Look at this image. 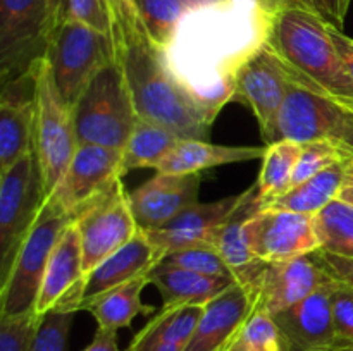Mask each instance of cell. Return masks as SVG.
Masks as SVG:
<instances>
[{
    "instance_id": "7",
    "label": "cell",
    "mask_w": 353,
    "mask_h": 351,
    "mask_svg": "<svg viewBox=\"0 0 353 351\" xmlns=\"http://www.w3.org/2000/svg\"><path fill=\"white\" fill-rule=\"evenodd\" d=\"M78 147L72 109L62 100L47 62L41 58L34 88L33 151L47 196L61 181Z\"/></svg>"
},
{
    "instance_id": "4",
    "label": "cell",
    "mask_w": 353,
    "mask_h": 351,
    "mask_svg": "<svg viewBox=\"0 0 353 351\" xmlns=\"http://www.w3.org/2000/svg\"><path fill=\"white\" fill-rule=\"evenodd\" d=\"M137 119L133 98L117 58L88 83L72 107L79 145H100L123 151Z\"/></svg>"
},
{
    "instance_id": "12",
    "label": "cell",
    "mask_w": 353,
    "mask_h": 351,
    "mask_svg": "<svg viewBox=\"0 0 353 351\" xmlns=\"http://www.w3.org/2000/svg\"><path fill=\"white\" fill-rule=\"evenodd\" d=\"M293 81L265 43L241 67L234 83L233 102L250 107L265 147L278 141V123Z\"/></svg>"
},
{
    "instance_id": "22",
    "label": "cell",
    "mask_w": 353,
    "mask_h": 351,
    "mask_svg": "<svg viewBox=\"0 0 353 351\" xmlns=\"http://www.w3.org/2000/svg\"><path fill=\"white\" fill-rule=\"evenodd\" d=\"M264 153L265 147H230L214 145L209 140H179L154 171L157 174H202L205 169L257 160Z\"/></svg>"
},
{
    "instance_id": "16",
    "label": "cell",
    "mask_w": 353,
    "mask_h": 351,
    "mask_svg": "<svg viewBox=\"0 0 353 351\" xmlns=\"http://www.w3.org/2000/svg\"><path fill=\"white\" fill-rule=\"evenodd\" d=\"M202 174H155L130 193L131 210L140 231H155L181 210L199 202Z\"/></svg>"
},
{
    "instance_id": "2",
    "label": "cell",
    "mask_w": 353,
    "mask_h": 351,
    "mask_svg": "<svg viewBox=\"0 0 353 351\" xmlns=\"http://www.w3.org/2000/svg\"><path fill=\"white\" fill-rule=\"evenodd\" d=\"M116 52L140 119L165 126L181 140H209L216 116L174 78L145 30L117 41Z\"/></svg>"
},
{
    "instance_id": "3",
    "label": "cell",
    "mask_w": 353,
    "mask_h": 351,
    "mask_svg": "<svg viewBox=\"0 0 353 351\" xmlns=\"http://www.w3.org/2000/svg\"><path fill=\"white\" fill-rule=\"evenodd\" d=\"M331 28L303 7H288L272 17L268 47L295 85L353 110V79Z\"/></svg>"
},
{
    "instance_id": "14",
    "label": "cell",
    "mask_w": 353,
    "mask_h": 351,
    "mask_svg": "<svg viewBox=\"0 0 353 351\" xmlns=\"http://www.w3.org/2000/svg\"><path fill=\"white\" fill-rule=\"evenodd\" d=\"M247 244L262 262L288 260L321 248L314 215L278 209L252 212L243 222Z\"/></svg>"
},
{
    "instance_id": "40",
    "label": "cell",
    "mask_w": 353,
    "mask_h": 351,
    "mask_svg": "<svg viewBox=\"0 0 353 351\" xmlns=\"http://www.w3.org/2000/svg\"><path fill=\"white\" fill-rule=\"evenodd\" d=\"M109 6L110 14H112L114 43L130 36L134 31L143 30L133 0H109Z\"/></svg>"
},
{
    "instance_id": "23",
    "label": "cell",
    "mask_w": 353,
    "mask_h": 351,
    "mask_svg": "<svg viewBox=\"0 0 353 351\" xmlns=\"http://www.w3.org/2000/svg\"><path fill=\"white\" fill-rule=\"evenodd\" d=\"M150 284L162 296V306L174 305H207L210 299L226 291L236 279L214 277L188 268L159 264L148 274Z\"/></svg>"
},
{
    "instance_id": "28",
    "label": "cell",
    "mask_w": 353,
    "mask_h": 351,
    "mask_svg": "<svg viewBox=\"0 0 353 351\" xmlns=\"http://www.w3.org/2000/svg\"><path fill=\"white\" fill-rule=\"evenodd\" d=\"M202 305L162 306L152 315V320L133 337L131 346L148 343H172L186 348L195 334L202 317Z\"/></svg>"
},
{
    "instance_id": "48",
    "label": "cell",
    "mask_w": 353,
    "mask_h": 351,
    "mask_svg": "<svg viewBox=\"0 0 353 351\" xmlns=\"http://www.w3.org/2000/svg\"><path fill=\"white\" fill-rule=\"evenodd\" d=\"M124 351H185V348L179 346V344L172 343H148V344H140V346H128V350Z\"/></svg>"
},
{
    "instance_id": "39",
    "label": "cell",
    "mask_w": 353,
    "mask_h": 351,
    "mask_svg": "<svg viewBox=\"0 0 353 351\" xmlns=\"http://www.w3.org/2000/svg\"><path fill=\"white\" fill-rule=\"evenodd\" d=\"M69 19L112 36V14L109 0H69Z\"/></svg>"
},
{
    "instance_id": "49",
    "label": "cell",
    "mask_w": 353,
    "mask_h": 351,
    "mask_svg": "<svg viewBox=\"0 0 353 351\" xmlns=\"http://www.w3.org/2000/svg\"><path fill=\"white\" fill-rule=\"evenodd\" d=\"M228 351H238V350H233V348H230V350H228Z\"/></svg>"
},
{
    "instance_id": "9",
    "label": "cell",
    "mask_w": 353,
    "mask_h": 351,
    "mask_svg": "<svg viewBox=\"0 0 353 351\" xmlns=\"http://www.w3.org/2000/svg\"><path fill=\"white\" fill-rule=\"evenodd\" d=\"M52 33L48 0H0L2 86L37 67L45 57Z\"/></svg>"
},
{
    "instance_id": "33",
    "label": "cell",
    "mask_w": 353,
    "mask_h": 351,
    "mask_svg": "<svg viewBox=\"0 0 353 351\" xmlns=\"http://www.w3.org/2000/svg\"><path fill=\"white\" fill-rule=\"evenodd\" d=\"M230 348L238 351H293L274 317L257 305Z\"/></svg>"
},
{
    "instance_id": "8",
    "label": "cell",
    "mask_w": 353,
    "mask_h": 351,
    "mask_svg": "<svg viewBox=\"0 0 353 351\" xmlns=\"http://www.w3.org/2000/svg\"><path fill=\"white\" fill-rule=\"evenodd\" d=\"M47 195L34 151L0 172V282L37 222Z\"/></svg>"
},
{
    "instance_id": "30",
    "label": "cell",
    "mask_w": 353,
    "mask_h": 351,
    "mask_svg": "<svg viewBox=\"0 0 353 351\" xmlns=\"http://www.w3.org/2000/svg\"><path fill=\"white\" fill-rule=\"evenodd\" d=\"M252 203L243 206L233 219L228 220V222L221 227L216 241V248L219 250V253L223 255L224 262H226L228 267H230L231 272L234 274V279L240 282H245V284H247L248 281H252V277L257 274L261 265L264 264V262L259 260V258L255 257L254 251L250 250L243 234L245 219L254 212V210H252Z\"/></svg>"
},
{
    "instance_id": "18",
    "label": "cell",
    "mask_w": 353,
    "mask_h": 351,
    "mask_svg": "<svg viewBox=\"0 0 353 351\" xmlns=\"http://www.w3.org/2000/svg\"><path fill=\"white\" fill-rule=\"evenodd\" d=\"M37 67L2 86L0 96V172L33 151Z\"/></svg>"
},
{
    "instance_id": "19",
    "label": "cell",
    "mask_w": 353,
    "mask_h": 351,
    "mask_svg": "<svg viewBox=\"0 0 353 351\" xmlns=\"http://www.w3.org/2000/svg\"><path fill=\"white\" fill-rule=\"evenodd\" d=\"M333 282L334 279L296 305L272 315L292 344L293 351L333 350L336 343L333 313H331Z\"/></svg>"
},
{
    "instance_id": "26",
    "label": "cell",
    "mask_w": 353,
    "mask_h": 351,
    "mask_svg": "<svg viewBox=\"0 0 353 351\" xmlns=\"http://www.w3.org/2000/svg\"><path fill=\"white\" fill-rule=\"evenodd\" d=\"M300 150H302V143L293 140H278L265 147L264 157L261 158L262 165L257 182L254 184L255 198L252 203L254 212L288 191L293 174H295Z\"/></svg>"
},
{
    "instance_id": "31",
    "label": "cell",
    "mask_w": 353,
    "mask_h": 351,
    "mask_svg": "<svg viewBox=\"0 0 353 351\" xmlns=\"http://www.w3.org/2000/svg\"><path fill=\"white\" fill-rule=\"evenodd\" d=\"M319 250L353 258V205L334 200L314 215Z\"/></svg>"
},
{
    "instance_id": "44",
    "label": "cell",
    "mask_w": 353,
    "mask_h": 351,
    "mask_svg": "<svg viewBox=\"0 0 353 351\" xmlns=\"http://www.w3.org/2000/svg\"><path fill=\"white\" fill-rule=\"evenodd\" d=\"M331 34L334 38V43H336L338 50H340L341 57H343L345 65H347L348 72H350L353 79V38L347 36L343 33V30H338V28H331Z\"/></svg>"
},
{
    "instance_id": "13",
    "label": "cell",
    "mask_w": 353,
    "mask_h": 351,
    "mask_svg": "<svg viewBox=\"0 0 353 351\" xmlns=\"http://www.w3.org/2000/svg\"><path fill=\"white\" fill-rule=\"evenodd\" d=\"M121 155V150L114 148L79 145L61 181L47 196V202L76 219L90 203L123 179Z\"/></svg>"
},
{
    "instance_id": "1",
    "label": "cell",
    "mask_w": 353,
    "mask_h": 351,
    "mask_svg": "<svg viewBox=\"0 0 353 351\" xmlns=\"http://www.w3.org/2000/svg\"><path fill=\"white\" fill-rule=\"evenodd\" d=\"M272 17L236 0L190 9L162 50L165 64L186 92L217 117L233 102L241 67L268 43Z\"/></svg>"
},
{
    "instance_id": "17",
    "label": "cell",
    "mask_w": 353,
    "mask_h": 351,
    "mask_svg": "<svg viewBox=\"0 0 353 351\" xmlns=\"http://www.w3.org/2000/svg\"><path fill=\"white\" fill-rule=\"evenodd\" d=\"M257 305L254 289L236 281L203 305L195 334L185 351H228Z\"/></svg>"
},
{
    "instance_id": "29",
    "label": "cell",
    "mask_w": 353,
    "mask_h": 351,
    "mask_svg": "<svg viewBox=\"0 0 353 351\" xmlns=\"http://www.w3.org/2000/svg\"><path fill=\"white\" fill-rule=\"evenodd\" d=\"M255 186L240 195L226 196L212 203H193L178 213L171 222L165 224L161 229L174 231H192V233H210L223 227L228 220L233 219L243 206L254 202Z\"/></svg>"
},
{
    "instance_id": "36",
    "label": "cell",
    "mask_w": 353,
    "mask_h": 351,
    "mask_svg": "<svg viewBox=\"0 0 353 351\" xmlns=\"http://www.w3.org/2000/svg\"><path fill=\"white\" fill-rule=\"evenodd\" d=\"M161 264L188 268V270L214 275V277L234 279V274L224 262L223 255L219 253L216 246H210V244H200V246H190L172 251V253L165 255Z\"/></svg>"
},
{
    "instance_id": "37",
    "label": "cell",
    "mask_w": 353,
    "mask_h": 351,
    "mask_svg": "<svg viewBox=\"0 0 353 351\" xmlns=\"http://www.w3.org/2000/svg\"><path fill=\"white\" fill-rule=\"evenodd\" d=\"M331 313H333L336 343L331 351H353V288L334 281L331 286Z\"/></svg>"
},
{
    "instance_id": "47",
    "label": "cell",
    "mask_w": 353,
    "mask_h": 351,
    "mask_svg": "<svg viewBox=\"0 0 353 351\" xmlns=\"http://www.w3.org/2000/svg\"><path fill=\"white\" fill-rule=\"evenodd\" d=\"M54 31L69 19V0H48ZM54 34V33H52Z\"/></svg>"
},
{
    "instance_id": "10",
    "label": "cell",
    "mask_w": 353,
    "mask_h": 351,
    "mask_svg": "<svg viewBox=\"0 0 353 351\" xmlns=\"http://www.w3.org/2000/svg\"><path fill=\"white\" fill-rule=\"evenodd\" d=\"M83 248V267L88 275L105 258L130 243L140 231L123 179L90 203L74 219Z\"/></svg>"
},
{
    "instance_id": "43",
    "label": "cell",
    "mask_w": 353,
    "mask_h": 351,
    "mask_svg": "<svg viewBox=\"0 0 353 351\" xmlns=\"http://www.w3.org/2000/svg\"><path fill=\"white\" fill-rule=\"evenodd\" d=\"M83 351H123L117 344L116 330L97 329L93 341Z\"/></svg>"
},
{
    "instance_id": "20",
    "label": "cell",
    "mask_w": 353,
    "mask_h": 351,
    "mask_svg": "<svg viewBox=\"0 0 353 351\" xmlns=\"http://www.w3.org/2000/svg\"><path fill=\"white\" fill-rule=\"evenodd\" d=\"M85 277L81 240L72 222L55 244L34 305V312L43 315L64 299H76L79 303Z\"/></svg>"
},
{
    "instance_id": "25",
    "label": "cell",
    "mask_w": 353,
    "mask_h": 351,
    "mask_svg": "<svg viewBox=\"0 0 353 351\" xmlns=\"http://www.w3.org/2000/svg\"><path fill=\"white\" fill-rule=\"evenodd\" d=\"M348 158L331 165L326 171L312 176L307 181L293 186L288 191L279 195L278 198L265 203L262 209H278L288 210V212L305 213V215H317L331 202H334L338 198V193H340L341 182H343L345 178V169H347Z\"/></svg>"
},
{
    "instance_id": "42",
    "label": "cell",
    "mask_w": 353,
    "mask_h": 351,
    "mask_svg": "<svg viewBox=\"0 0 353 351\" xmlns=\"http://www.w3.org/2000/svg\"><path fill=\"white\" fill-rule=\"evenodd\" d=\"M314 257L334 281L345 282L353 288V258H345L323 250L314 251Z\"/></svg>"
},
{
    "instance_id": "35",
    "label": "cell",
    "mask_w": 353,
    "mask_h": 351,
    "mask_svg": "<svg viewBox=\"0 0 353 351\" xmlns=\"http://www.w3.org/2000/svg\"><path fill=\"white\" fill-rule=\"evenodd\" d=\"M352 151L347 150L341 145L334 143L330 140H314L302 143V150H300L299 162H296L295 174H293L292 186L300 184V182L307 181L312 176L319 174V172L326 171L331 165L338 164L341 160H347L352 157Z\"/></svg>"
},
{
    "instance_id": "21",
    "label": "cell",
    "mask_w": 353,
    "mask_h": 351,
    "mask_svg": "<svg viewBox=\"0 0 353 351\" xmlns=\"http://www.w3.org/2000/svg\"><path fill=\"white\" fill-rule=\"evenodd\" d=\"M161 264L157 250L148 240L147 233L138 231L137 236L124 244L123 248L110 255L109 258L97 265L92 272L85 277L81 288V299L83 301L99 296L116 286L130 282L140 275H147Z\"/></svg>"
},
{
    "instance_id": "34",
    "label": "cell",
    "mask_w": 353,
    "mask_h": 351,
    "mask_svg": "<svg viewBox=\"0 0 353 351\" xmlns=\"http://www.w3.org/2000/svg\"><path fill=\"white\" fill-rule=\"evenodd\" d=\"M79 310L76 299H64L41 315L40 326L31 341L30 351H68L72 320Z\"/></svg>"
},
{
    "instance_id": "15",
    "label": "cell",
    "mask_w": 353,
    "mask_h": 351,
    "mask_svg": "<svg viewBox=\"0 0 353 351\" xmlns=\"http://www.w3.org/2000/svg\"><path fill=\"white\" fill-rule=\"evenodd\" d=\"M333 281L314 253L288 260L264 262L247 284L254 289L257 306L271 315L296 305ZM245 284V282H243Z\"/></svg>"
},
{
    "instance_id": "24",
    "label": "cell",
    "mask_w": 353,
    "mask_h": 351,
    "mask_svg": "<svg viewBox=\"0 0 353 351\" xmlns=\"http://www.w3.org/2000/svg\"><path fill=\"white\" fill-rule=\"evenodd\" d=\"M150 284L147 275L133 279L130 282L116 286L99 296L86 299L81 303L79 310H85L95 319L97 329L119 330L130 327L138 315H154L155 308L141 301V292L145 286Z\"/></svg>"
},
{
    "instance_id": "45",
    "label": "cell",
    "mask_w": 353,
    "mask_h": 351,
    "mask_svg": "<svg viewBox=\"0 0 353 351\" xmlns=\"http://www.w3.org/2000/svg\"><path fill=\"white\" fill-rule=\"evenodd\" d=\"M236 2L252 3V6L259 7V9H262L264 12H268V14H271V16H276V14L281 12V10L288 9V7L299 6V3H296V0H236Z\"/></svg>"
},
{
    "instance_id": "11",
    "label": "cell",
    "mask_w": 353,
    "mask_h": 351,
    "mask_svg": "<svg viewBox=\"0 0 353 351\" xmlns=\"http://www.w3.org/2000/svg\"><path fill=\"white\" fill-rule=\"evenodd\" d=\"M278 140H330L353 153V110L293 83L279 116Z\"/></svg>"
},
{
    "instance_id": "27",
    "label": "cell",
    "mask_w": 353,
    "mask_h": 351,
    "mask_svg": "<svg viewBox=\"0 0 353 351\" xmlns=\"http://www.w3.org/2000/svg\"><path fill=\"white\" fill-rule=\"evenodd\" d=\"M181 138L165 126L138 117L130 140L121 151V176L137 169H155Z\"/></svg>"
},
{
    "instance_id": "5",
    "label": "cell",
    "mask_w": 353,
    "mask_h": 351,
    "mask_svg": "<svg viewBox=\"0 0 353 351\" xmlns=\"http://www.w3.org/2000/svg\"><path fill=\"white\" fill-rule=\"evenodd\" d=\"M43 58L62 100L72 109L88 83L116 61L117 52L110 34L68 19L50 36Z\"/></svg>"
},
{
    "instance_id": "41",
    "label": "cell",
    "mask_w": 353,
    "mask_h": 351,
    "mask_svg": "<svg viewBox=\"0 0 353 351\" xmlns=\"http://www.w3.org/2000/svg\"><path fill=\"white\" fill-rule=\"evenodd\" d=\"M296 3L319 16L331 26L343 30L345 17L350 9L352 0H296Z\"/></svg>"
},
{
    "instance_id": "32",
    "label": "cell",
    "mask_w": 353,
    "mask_h": 351,
    "mask_svg": "<svg viewBox=\"0 0 353 351\" xmlns=\"http://www.w3.org/2000/svg\"><path fill=\"white\" fill-rule=\"evenodd\" d=\"M138 17L152 43L164 50L188 12L185 0H133Z\"/></svg>"
},
{
    "instance_id": "46",
    "label": "cell",
    "mask_w": 353,
    "mask_h": 351,
    "mask_svg": "<svg viewBox=\"0 0 353 351\" xmlns=\"http://www.w3.org/2000/svg\"><path fill=\"white\" fill-rule=\"evenodd\" d=\"M336 200L348 203V205H353V155L347 162L345 178H343V182H341V188H340V193H338Z\"/></svg>"
},
{
    "instance_id": "38",
    "label": "cell",
    "mask_w": 353,
    "mask_h": 351,
    "mask_svg": "<svg viewBox=\"0 0 353 351\" xmlns=\"http://www.w3.org/2000/svg\"><path fill=\"white\" fill-rule=\"evenodd\" d=\"M41 315L34 310L17 315H0V351H30Z\"/></svg>"
},
{
    "instance_id": "6",
    "label": "cell",
    "mask_w": 353,
    "mask_h": 351,
    "mask_svg": "<svg viewBox=\"0 0 353 351\" xmlns=\"http://www.w3.org/2000/svg\"><path fill=\"white\" fill-rule=\"evenodd\" d=\"M72 222L74 219L71 215L45 200L9 274L0 282V315H17L34 310L55 244Z\"/></svg>"
}]
</instances>
